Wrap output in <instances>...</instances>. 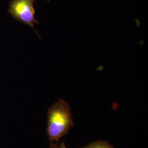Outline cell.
<instances>
[{
  "label": "cell",
  "mask_w": 148,
  "mask_h": 148,
  "mask_svg": "<svg viewBox=\"0 0 148 148\" xmlns=\"http://www.w3.org/2000/svg\"><path fill=\"white\" fill-rule=\"evenodd\" d=\"M74 125L73 118L69 104L60 99L51 106L48 111L47 133L51 144L58 143Z\"/></svg>",
  "instance_id": "1"
},
{
  "label": "cell",
  "mask_w": 148,
  "mask_h": 148,
  "mask_svg": "<svg viewBox=\"0 0 148 148\" xmlns=\"http://www.w3.org/2000/svg\"><path fill=\"white\" fill-rule=\"evenodd\" d=\"M35 0H12L8 13L16 21L34 29L38 21L35 18Z\"/></svg>",
  "instance_id": "2"
},
{
  "label": "cell",
  "mask_w": 148,
  "mask_h": 148,
  "mask_svg": "<svg viewBox=\"0 0 148 148\" xmlns=\"http://www.w3.org/2000/svg\"><path fill=\"white\" fill-rule=\"evenodd\" d=\"M81 148H114L110 143L105 140H98L88 144Z\"/></svg>",
  "instance_id": "3"
},
{
  "label": "cell",
  "mask_w": 148,
  "mask_h": 148,
  "mask_svg": "<svg viewBox=\"0 0 148 148\" xmlns=\"http://www.w3.org/2000/svg\"><path fill=\"white\" fill-rule=\"evenodd\" d=\"M49 148H67L65 146V144L64 142H62L60 144H51Z\"/></svg>",
  "instance_id": "4"
}]
</instances>
